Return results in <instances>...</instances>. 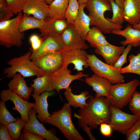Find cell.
Masks as SVG:
<instances>
[{"mask_svg": "<svg viewBox=\"0 0 140 140\" xmlns=\"http://www.w3.org/2000/svg\"><path fill=\"white\" fill-rule=\"evenodd\" d=\"M29 40L31 46V51H32L37 50L40 47L42 42L43 39L40 38L37 35L34 34L30 36Z\"/></svg>", "mask_w": 140, "mask_h": 140, "instance_id": "cell-41", "label": "cell"}, {"mask_svg": "<svg viewBox=\"0 0 140 140\" xmlns=\"http://www.w3.org/2000/svg\"><path fill=\"white\" fill-rule=\"evenodd\" d=\"M125 48V46H118L109 43L98 46L95 48L94 52L102 56L106 63L114 66Z\"/></svg>", "mask_w": 140, "mask_h": 140, "instance_id": "cell-18", "label": "cell"}, {"mask_svg": "<svg viewBox=\"0 0 140 140\" xmlns=\"http://www.w3.org/2000/svg\"><path fill=\"white\" fill-rule=\"evenodd\" d=\"M64 50L80 48L86 50L89 46L83 40L73 25H69L61 34Z\"/></svg>", "mask_w": 140, "mask_h": 140, "instance_id": "cell-15", "label": "cell"}, {"mask_svg": "<svg viewBox=\"0 0 140 140\" xmlns=\"http://www.w3.org/2000/svg\"><path fill=\"white\" fill-rule=\"evenodd\" d=\"M46 21L31 17L26 14L23 15L19 25V29L21 32L35 29H41L44 25Z\"/></svg>", "mask_w": 140, "mask_h": 140, "instance_id": "cell-29", "label": "cell"}, {"mask_svg": "<svg viewBox=\"0 0 140 140\" xmlns=\"http://www.w3.org/2000/svg\"><path fill=\"white\" fill-rule=\"evenodd\" d=\"M5 0H0V3H4L5 2Z\"/></svg>", "mask_w": 140, "mask_h": 140, "instance_id": "cell-48", "label": "cell"}, {"mask_svg": "<svg viewBox=\"0 0 140 140\" xmlns=\"http://www.w3.org/2000/svg\"><path fill=\"white\" fill-rule=\"evenodd\" d=\"M88 0H78L79 4L84 3H86Z\"/></svg>", "mask_w": 140, "mask_h": 140, "instance_id": "cell-46", "label": "cell"}, {"mask_svg": "<svg viewBox=\"0 0 140 140\" xmlns=\"http://www.w3.org/2000/svg\"><path fill=\"white\" fill-rule=\"evenodd\" d=\"M100 130L101 134L107 137H110L112 135L113 130L110 125L105 123L100 124Z\"/></svg>", "mask_w": 140, "mask_h": 140, "instance_id": "cell-43", "label": "cell"}, {"mask_svg": "<svg viewBox=\"0 0 140 140\" xmlns=\"http://www.w3.org/2000/svg\"><path fill=\"white\" fill-rule=\"evenodd\" d=\"M32 51H28L19 57H15L7 62L10 66L4 68L3 75L6 74L5 77L13 78L17 73H19L25 78L34 76L37 77L44 75L43 71L33 63L30 59Z\"/></svg>", "mask_w": 140, "mask_h": 140, "instance_id": "cell-4", "label": "cell"}, {"mask_svg": "<svg viewBox=\"0 0 140 140\" xmlns=\"http://www.w3.org/2000/svg\"><path fill=\"white\" fill-rule=\"evenodd\" d=\"M86 3L79 4L78 14L73 24L75 29L84 40L90 29V19L84 11Z\"/></svg>", "mask_w": 140, "mask_h": 140, "instance_id": "cell-23", "label": "cell"}, {"mask_svg": "<svg viewBox=\"0 0 140 140\" xmlns=\"http://www.w3.org/2000/svg\"><path fill=\"white\" fill-rule=\"evenodd\" d=\"M132 27L134 29L140 31V21L138 24L133 25Z\"/></svg>", "mask_w": 140, "mask_h": 140, "instance_id": "cell-45", "label": "cell"}, {"mask_svg": "<svg viewBox=\"0 0 140 140\" xmlns=\"http://www.w3.org/2000/svg\"><path fill=\"white\" fill-rule=\"evenodd\" d=\"M103 33L100 29L94 26L88 32L85 40L89 43L91 47L95 48L99 46L109 44Z\"/></svg>", "mask_w": 140, "mask_h": 140, "instance_id": "cell-28", "label": "cell"}, {"mask_svg": "<svg viewBox=\"0 0 140 140\" xmlns=\"http://www.w3.org/2000/svg\"><path fill=\"white\" fill-rule=\"evenodd\" d=\"M69 1V0H54L49 5V12L47 18L65 19Z\"/></svg>", "mask_w": 140, "mask_h": 140, "instance_id": "cell-26", "label": "cell"}, {"mask_svg": "<svg viewBox=\"0 0 140 140\" xmlns=\"http://www.w3.org/2000/svg\"><path fill=\"white\" fill-rule=\"evenodd\" d=\"M128 60L129 65L120 69L121 73H134L140 76V52L136 55L132 54L129 55Z\"/></svg>", "mask_w": 140, "mask_h": 140, "instance_id": "cell-30", "label": "cell"}, {"mask_svg": "<svg viewBox=\"0 0 140 140\" xmlns=\"http://www.w3.org/2000/svg\"><path fill=\"white\" fill-rule=\"evenodd\" d=\"M8 84L9 88L24 100H29L33 88L28 87L24 78L19 73L15 75Z\"/></svg>", "mask_w": 140, "mask_h": 140, "instance_id": "cell-19", "label": "cell"}, {"mask_svg": "<svg viewBox=\"0 0 140 140\" xmlns=\"http://www.w3.org/2000/svg\"><path fill=\"white\" fill-rule=\"evenodd\" d=\"M132 46L130 45H128L125 48L123 52L115 64L114 66L117 68L121 69L123 66L127 62V57L128 54L131 50Z\"/></svg>", "mask_w": 140, "mask_h": 140, "instance_id": "cell-38", "label": "cell"}, {"mask_svg": "<svg viewBox=\"0 0 140 140\" xmlns=\"http://www.w3.org/2000/svg\"><path fill=\"white\" fill-rule=\"evenodd\" d=\"M1 101L5 102L8 100L12 101L15 105L12 109L17 111L21 115V118L26 123L29 121V113L30 109L34 108L35 103L29 102L13 92L9 89L3 90L0 94Z\"/></svg>", "mask_w": 140, "mask_h": 140, "instance_id": "cell-11", "label": "cell"}, {"mask_svg": "<svg viewBox=\"0 0 140 140\" xmlns=\"http://www.w3.org/2000/svg\"><path fill=\"white\" fill-rule=\"evenodd\" d=\"M109 0L111 5L113 16L111 18L107 17L106 18L113 23L122 25L125 20L124 9L118 5L114 0Z\"/></svg>", "mask_w": 140, "mask_h": 140, "instance_id": "cell-32", "label": "cell"}, {"mask_svg": "<svg viewBox=\"0 0 140 140\" xmlns=\"http://www.w3.org/2000/svg\"><path fill=\"white\" fill-rule=\"evenodd\" d=\"M140 85V82L137 79L127 83L112 85L107 98L110 105L122 109L128 104L133 93Z\"/></svg>", "mask_w": 140, "mask_h": 140, "instance_id": "cell-6", "label": "cell"}, {"mask_svg": "<svg viewBox=\"0 0 140 140\" xmlns=\"http://www.w3.org/2000/svg\"><path fill=\"white\" fill-rule=\"evenodd\" d=\"M52 75L44 74L33 79L31 86L33 88V93L39 95L45 91L50 92L54 89L51 84Z\"/></svg>", "mask_w": 140, "mask_h": 140, "instance_id": "cell-27", "label": "cell"}, {"mask_svg": "<svg viewBox=\"0 0 140 140\" xmlns=\"http://www.w3.org/2000/svg\"><path fill=\"white\" fill-rule=\"evenodd\" d=\"M43 41L40 47L32 51L30 59L33 61L38 57L53 52L62 51L65 46L61 34L49 33L42 37Z\"/></svg>", "mask_w": 140, "mask_h": 140, "instance_id": "cell-9", "label": "cell"}, {"mask_svg": "<svg viewBox=\"0 0 140 140\" xmlns=\"http://www.w3.org/2000/svg\"><path fill=\"white\" fill-rule=\"evenodd\" d=\"M54 94V93L51 91H45L39 95L33 93L31 95L35 100L34 108L38 114L36 117L42 122H44L47 117L51 116L48 111L47 99Z\"/></svg>", "mask_w": 140, "mask_h": 140, "instance_id": "cell-20", "label": "cell"}, {"mask_svg": "<svg viewBox=\"0 0 140 140\" xmlns=\"http://www.w3.org/2000/svg\"><path fill=\"white\" fill-rule=\"evenodd\" d=\"M69 25L66 19L48 18L43 26L39 29V30L42 37L51 33L61 34Z\"/></svg>", "mask_w": 140, "mask_h": 140, "instance_id": "cell-24", "label": "cell"}, {"mask_svg": "<svg viewBox=\"0 0 140 140\" xmlns=\"http://www.w3.org/2000/svg\"><path fill=\"white\" fill-rule=\"evenodd\" d=\"M127 140H139L140 138V119L138 120L125 134Z\"/></svg>", "mask_w": 140, "mask_h": 140, "instance_id": "cell-37", "label": "cell"}, {"mask_svg": "<svg viewBox=\"0 0 140 140\" xmlns=\"http://www.w3.org/2000/svg\"><path fill=\"white\" fill-rule=\"evenodd\" d=\"M17 120L6 125L10 134L14 140L18 139L22 130L26 123L21 118H17Z\"/></svg>", "mask_w": 140, "mask_h": 140, "instance_id": "cell-33", "label": "cell"}, {"mask_svg": "<svg viewBox=\"0 0 140 140\" xmlns=\"http://www.w3.org/2000/svg\"><path fill=\"white\" fill-rule=\"evenodd\" d=\"M14 15L7 7L5 2L0 3V22L9 20Z\"/></svg>", "mask_w": 140, "mask_h": 140, "instance_id": "cell-39", "label": "cell"}, {"mask_svg": "<svg viewBox=\"0 0 140 140\" xmlns=\"http://www.w3.org/2000/svg\"><path fill=\"white\" fill-rule=\"evenodd\" d=\"M0 140H13L10 134L6 125L0 124Z\"/></svg>", "mask_w": 140, "mask_h": 140, "instance_id": "cell-42", "label": "cell"}, {"mask_svg": "<svg viewBox=\"0 0 140 140\" xmlns=\"http://www.w3.org/2000/svg\"><path fill=\"white\" fill-rule=\"evenodd\" d=\"M87 107L80 109L73 117L78 120V125L86 133L90 140H95L91 130L96 129L101 123H108L111 117L110 103L104 96L97 97L90 95Z\"/></svg>", "mask_w": 140, "mask_h": 140, "instance_id": "cell-1", "label": "cell"}, {"mask_svg": "<svg viewBox=\"0 0 140 140\" xmlns=\"http://www.w3.org/2000/svg\"><path fill=\"white\" fill-rule=\"evenodd\" d=\"M27 0H5L7 7L15 15L23 11Z\"/></svg>", "mask_w": 140, "mask_h": 140, "instance_id": "cell-36", "label": "cell"}, {"mask_svg": "<svg viewBox=\"0 0 140 140\" xmlns=\"http://www.w3.org/2000/svg\"><path fill=\"white\" fill-rule=\"evenodd\" d=\"M124 10L125 20L134 25L140 21V0H125Z\"/></svg>", "mask_w": 140, "mask_h": 140, "instance_id": "cell-22", "label": "cell"}, {"mask_svg": "<svg viewBox=\"0 0 140 140\" xmlns=\"http://www.w3.org/2000/svg\"><path fill=\"white\" fill-rule=\"evenodd\" d=\"M43 136L30 131L23 130L18 139L20 140H43Z\"/></svg>", "mask_w": 140, "mask_h": 140, "instance_id": "cell-40", "label": "cell"}, {"mask_svg": "<svg viewBox=\"0 0 140 140\" xmlns=\"http://www.w3.org/2000/svg\"><path fill=\"white\" fill-rule=\"evenodd\" d=\"M23 14L19 13L14 18L0 22V45L7 48L13 46L21 47L25 38L24 32L19 29L20 19Z\"/></svg>", "mask_w": 140, "mask_h": 140, "instance_id": "cell-5", "label": "cell"}, {"mask_svg": "<svg viewBox=\"0 0 140 140\" xmlns=\"http://www.w3.org/2000/svg\"><path fill=\"white\" fill-rule=\"evenodd\" d=\"M115 3L121 8L124 9L125 0H115Z\"/></svg>", "mask_w": 140, "mask_h": 140, "instance_id": "cell-44", "label": "cell"}, {"mask_svg": "<svg viewBox=\"0 0 140 140\" xmlns=\"http://www.w3.org/2000/svg\"><path fill=\"white\" fill-rule=\"evenodd\" d=\"M35 109L31 108L29 113V121L26 123L23 130L31 131L43 137L47 140H60L55 135L56 131L52 129L47 130L40 123L36 117Z\"/></svg>", "mask_w": 140, "mask_h": 140, "instance_id": "cell-14", "label": "cell"}, {"mask_svg": "<svg viewBox=\"0 0 140 140\" xmlns=\"http://www.w3.org/2000/svg\"><path fill=\"white\" fill-rule=\"evenodd\" d=\"M85 78L86 83L92 87L93 90L96 93L95 97H108L112 84L108 79L95 74Z\"/></svg>", "mask_w": 140, "mask_h": 140, "instance_id": "cell-17", "label": "cell"}, {"mask_svg": "<svg viewBox=\"0 0 140 140\" xmlns=\"http://www.w3.org/2000/svg\"><path fill=\"white\" fill-rule=\"evenodd\" d=\"M22 11L28 16L46 21L49 16V5L44 0H27Z\"/></svg>", "mask_w": 140, "mask_h": 140, "instance_id": "cell-16", "label": "cell"}, {"mask_svg": "<svg viewBox=\"0 0 140 140\" xmlns=\"http://www.w3.org/2000/svg\"><path fill=\"white\" fill-rule=\"evenodd\" d=\"M112 33L122 36L125 38V40L120 42L122 45H130L132 47H135L140 46V31L133 28L131 25L128 24L123 30H114Z\"/></svg>", "mask_w": 140, "mask_h": 140, "instance_id": "cell-21", "label": "cell"}, {"mask_svg": "<svg viewBox=\"0 0 140 140\" xmlns=\"http://www.w3.org/2000/svg\"><path fill=\"white\" fill-rule=\"evenodd\" d=\"M45 2L48 5H49L54 0H44Z\"/></svg>", "mask_w": 140, "mask_h": 140, "instance_id": "cell-47", "label": "cell"}, {"mask_svg": "<svg viewBox=\"0 0 140 140\" xmlns=\"http://www.w3.org/2000/svg\"><path fill=\"white\" fill-rule=\"evenodd\" d=\"M63 61L61 68L68 69L69 64H72L74 65V70L78 72L84 71L89 66L87 62L88 54L84 50L80 48L64 50L62 51Z\"/></svg>", "mask_w": 140, "mask_h": 140, "instance_id": "cell-12", "label": "cell"}, {"mask_svg": "<svg viewBox=\"0 0 140 140\" xmlns=\"http://www.w3.org/2000/svg\"><path fill=\"white\" fill-rule=\"evenodd\" d=\"M62 51L42 55L36 58L33 62L43 71L44 74L52 75L62 66L63 61Z\"/></svg>", "mask_w": 140, "mask_h": 140, "instance_id": "cell-10", "label": "cell"}, {"mask_svg": "<svg viewBox=\"0 0 140 140\" xmlns=\"http://www.w3.org/2000/svg\"><path fill=\"white\" fill-rule=\"evenodd\" d=\"M71 106L65 103L61 109L53 112L44 123L57 127L69 140H84L72 122Z\"/></svg>", "mask_w": 140, "mask_h": 140, "instance_id": "cell-3", "label": "cell"}, {"mask_svg": "<svg viewBox=\"0 0 140 140\" xmlns=\"http://www.w3.org/2000/svg\"><path fill=\"white\" fill-rule=\"evenodd\" d=\"M5 103L0 102V124L7 125L17 120L11 114L7 109Z\"/></svg>", "mask_w": 140, "mask_h": 140, "instance_id": "cell-35", "label": "cell"}, {"mask_svg": "<svg viewBox=\"0 0 140 140\" xmlns=\"http://www.w3.org/2000/svg\"><path fill=\"white\" fill-rule=\"evenodd\" d=\"M79 7L78 0H69L65 14V19L69 25H73L77 17Z\"/></svg>", "mask_w": 140, "mask_h": 140, "instance_id": "cell-31", "label": "cell"}, {"mask_svg": "<svg viewBox=\"0 0 140 140\" xmlns=\"http://www.w3.org/2000/svg\"><path fill=\"white\" fill-rule=\"evenodd\" d=\"M71 73L70 69H63L61 67L52 75V86L58 92L62 100L59 93L61 89H65L69 87L70 83L74 80L89 76V75L81 72H78L75 75L71 74Z\"/></svg>", "mask_w": 140, "mask_h": 140, "instance_id": "cell-13", "label": "cell"}, {"mask_svg": "<svg viewBox=\"0 0 140 140\" xmlns=\"http://www.w3.org/2000/svg\"><path fill=\"white\" fill-rule=\"evenodd\" d=\"M85 8L88 12L90 26L100 29L104 33H112L113 30H120L123 28L122 25L110 22L104 16L105 12L112 11L109 0H88Z\"/></svg>", "mask_w": 140, "mask_h": 140, "instance_id": "cell-2", "label": "cell"}, {"mask_svg": "<svg viewBox=\"0 0 140 140\" xmlns=\"http://www.w3.org/2000/svg\"><path fill=\"white\" fill-rule=\"evenodd\" d=\"M111 117L109 123L113 131H117L125 134L138 119L134 114L126 113L121 109L110 105Z\"/></svg>", "mask_w": 140, "mask_h": 140, "instance_id": "cell-8", "label": "cell"}, {"mask_svg": "<svg viewBox=\"0 0 140 140\" xmlns=\"http://www.w3.org/2000/svg\"><path fill=\"white\" fill-rule=\"evenodd\" d=\"M87 62L95 74L107 79L112 85L125 83L124 76L120 69L103 62L93 54H88Z\"/></svg>", "mask_w": 140, "mask_h": 140, "instance_id": "cell-7", "label": "cell"}, {"mask_svg": "<svg viewBox=\"0 0 140 140\" xmlns=\"http://www.w3.org/2000/svg\"><path fill=\"white\" fill-rule=\"evenodd\" d=\"M128 104L130 110L140 119V93L135 90Z\"/></svg>", "mask_w": 140, "mask_h": 140, "instance_id": "cell-34", "label": "cell"}, {"mask_svg": "<svg viewBox=\"0 0 140 140\" xmlns=\"http://www.w3.org/2000/svg\"><path fill=\"white\" fill-rule=\"evenodd\" d=\"M64 94L68 103L73 107L84 109L88 106L86 102V100L89 99L90 95L86 91L81 92L78 95L74 94L72 92L70 87L65 89Z\"/></svg>", "mask_w": 140, "mask_h": 140, "instance_id": "cell-25", "label": "cell"}]
</instances>
